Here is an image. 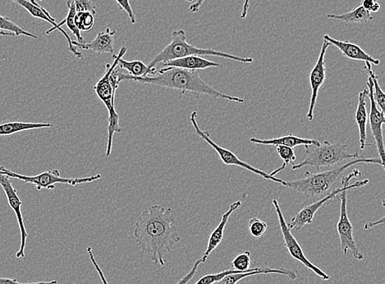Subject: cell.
Masks as SVG:
<instances>
[{
	"label": "cell",
	"mask_w": 385,
	"mask_h": 284,
	"mask_svg": "<svg viewBox=\"0 0 385 284\" xmlns=\"http://www.w3.org/2000/svg\"><path fill=\"white\" fill-rule=\"evenodd\" d=\"M367 71L369 74V77H371L373 86V96L374 101H376L377 105L381 108V110L384 112L385 111V93L382 91L381 86H379L378 82V77L376 72H374L372 68V64L366 63Z\"/></svg>",
	"instance_id": "cell-27"
},
{
	"label": "cell",
	"mask_w": 385,
	"mask_h": 284,
	"mask_svg": "<svg viewBox=\"0 0 385 284\" xmlns=\"http://www.w3.org/2000/svg\"><path fill=\"white\" fill-rule=\"evenodd\" d=\"M251 266V252L245 251L238 254L232 261V266L234 270L241 273L248 272L253 269H250Z\"/></svg>",
	"instance_id": "cell-31"
},
{
	"label": "cell",
	"mask_w": 385,
	"mask_h": 284,
	"mask_svg": "<svg viewBox=\"0 0 385 284\" xmlns=\"http://www.w3.org/2000/svg\"><path fill=\"white\" fill-rule=\"evenodd\" d=\"M348 192L340 193V217L337 224L340 245L343 255H347L348 250L353 252L355 259L362 261L364 256L360 252L353 236V226L349 220L348 212Z\"/></svg>",
	"instance_id": "cell-11"
},
{
	"label": "cell",
	"mask_w": 385,
	"mask_h": 284,
	"mask_svg": "<svg viewBox=\"0 0 385 284\" xmlns=\"http://www.w3.org/2000/svg\"><path fill=\"white\" fill-rule=\"evenodd\" d=\"M249 231L255 238H261L267 231V224L263 221L259 220L258 218H253L248 222Z\"/></svg>",
	"instance_id": "cell-33"
},
{
	"label": "cell",
	"mask_w": 385,
	"mask_h": 284,
	"mask_svg": "<svg viewBox=\"0 0 385 284\" xmlns=\"http://www.w3.org/2000/svg\"><path fill=\"white\" fill-rule=\"evenodd\" d=\"M0 173L5 174L11 179H17L25 183L34 184L37 191H42L43 188L54 189L57 183L68 184V186H76L77 184L89 183L101 179V174L95 176L82 177V178H66L62 177L61 173L56 169L52 171L44 172L37 176H23V174L13 172L8 170L6 167L0 165Z\"/></svg>",
	"instance_id": "cell-8"
},
{
	"label": "cell",
	"mask_w": 385,
	"mask_h": 284,
	"mask_svg": "<svg viewBox=\"0 0 385 284\" xmlns=\"http://www.w3.org/2000/svg\"><path fill=\"white\" fill-rule=\"evenodd\" d=\"M197 112H192L190 117V121L191 122L192 127H194L195 131L201 138L203 139L209 146L214 149V150L218 154L220 160L223 162L227 166H236L241 168L246 169L251 172L258 174V176L264 178L265 179H269V181H273L274 183L282 184L283 186H285L286 181L282 179H279L275 176H270V173L265 172L260 170V169L255 168L251 165H249L248 163H246L244 161H241L236 154L229 149H227L224 147L219 146L214 141H212L210 138V134L209 131H202L199 127L198 123L196 122Z\"/></svg>",
	"instance_id": "cell-9"
},
{
	"label": "cell",
	"mask_w": 385,
	"mask_h": 284,
	"mask_svg": "<svg viewBox=\"0 0 385 284\" xmlns=\"http://www.w3.org/2000/svg\"><path fill=\"white\" fill-rule=\"evenodd\" d=\"M330 46H332V44L324 39L317 63H315L309 73V83L310 89H312V96H310L307 117L310 122L313 121L315 107L317 102L320 88L322 87L325 79H327V66H325V56H327V49Z\"/></svg>",
	"instance_id": "cell-12"
},
{
	"label": "cell",
	"mask_w": 385,
	"mask_h": 284,
	"mask_svg": "<svg viewBox=\"0 0 385 284\" xmlns=\"http://www.w3.org/2000/svg\"><path fill=\"white\" fill-rule=\"evenodd\" d=\"M272 202L275 212L277 214L281 233H282L284 238V246L287 248L291 257H292L294 260L303 264L305 268L315 273V275L318 276L322 280L325 281L329 280L330 276L322 270H320L319 267L315 266L314 264L310 262L308 257L305 256L302 247H301L297 239L293 235V233H291V229L289 228L288 224L285 221L277 199H274Z\"/></svg>",
	"instance_id": "cell-10"
},
{
	"label": "cell",
	"mask_w": 385,
	"mask_h": 284,
	"mask_svg": "<svg viewBox=\"0 0 385 284\" xmlns=\"http://www.w3.org/2000/svg\"><path fill=\"white\" fill-rule=\"evenodd\" d=\"M116 3L121 9L125 11L128 18H130L131 23L135 24L137 22L135 13H133V9L131 6L130 0H115Z\"/></svg>",
	"instance_id": "cell-35"
},
{
	"label": "cell",
	"mask_w": 385,
	"mask_h": 284,
	"mask_svg": "<svg viewBox=\"0 0 385 284\" xmlns=\"http://www.w3.org/2000/svg\"><path fill=\"white\" fill-rule=\"evenodd\" d=\"M376 1H377V0H362V6L365 9L368 10L369 12H371V9L373 6V4Z\"/></svg>",
	"instance_id": "cell-41"
},
{
	"label": "cell",
	"mask_w": 385,
	"mask_h": 284,
	"mask_svg": "<svg viewBox=\"0 0 385 284\" xmlns=\"http://www.w3.org/2000/svg\"><path fill=\"white\" fill-rule=\"evenodd\" d=\"M0 283H26L20 282L17 280H15V278L0 277Z\"/></svg>",
	"instance_id": "cell-42"
},
{
	"label": "cell",
	"mask_w": 385,
	"mask_h": 284,
	"mask_svg": "<svg viewBox=\"0 0 385 284\" xmlns=\"http://www.w3.org/2000/svg\"><path fill=\"white\" fill-rule=\"evenodd\" d=\"M276 153H277L279 157L282 159L284 163L282 167L276 169L275 171L270 173V176H275L276 174L283 172L286 167H287L289 164H293L297 157H296L295 153L293 148L287 146H275Z\"/></svg>",
	"instance_id": "cell-29"
},
{
	"label": "cell",
	"mask_w": 385,
	"mask_h": 284,
	"mask_svg": "<svg viewBox=\"0 0 385 284\" xmlns=\"http://www.w3.org/2000/svg\"><path fill=\"white\" fill-rule=\"evenodd\" d=\"M87 253L89 254V257H90V258H91V261L92 262V263L94 264V266H95V267L96 269V271L99 273V276H100L101 277L102 281L103 283H108L107 280H106L105 276H103V273L101 271V269L100 267H99L98 264L96 263V262L95 260V257H94V256H93L91 247H88L87 249Z\"/></svg>",
	"instance_id": "cell-37"
},
{
	"label": "cell",
	"mask_w": 385,
	"mask_h": 284,
	"mask_svg": "<svg viewBox=\"0 0 385 284\" xmlns=\"http://www.w3.org/2000/svg\"><path fill=\"white\" fill-rule=\"evenodd\" d=\"M205 2L206 0H197L196 3L191 5V6L189 7V11L192 13L199 12L202 4H203Z\"/></svg>",
	"instance_id": "cell-39"
},
{
	"label": "cell",
	"mask_w": 385,
	"mask_h": 284,
	"mask_svg": "<svg viewBox=\"0 0 385 284\" xmlns=\"http://www.w3.org/2000/svg\"><path fill=\"white\" fill-rule=\"evenodd\" d=\"M241 206V201H236L232 203L229 210L227 211L223 216H222L221 221L218 226H217L210 233L208 244H207L206 250L204 255L201 258L202 263H205L207 261V259L210 257V254L220 245V243L223 241L226 226L228 225L232 214L236 211H238Z\"/></svg>",
	"instance_id": "cell-18"
},
{
	"label": "cell",
	"mask_w": 385,
	"mask_h": 284,
	"mask_svg": "<svg viewBox=\"0 0 385 284\" xmlns=\"http://www.w3.org/2000/svg\"><path fill=\"white\" fill-rule=\"evenodd\" d=\"M241 273L240 271L231 269V270H227L216 273H207L199 278L195 283L196 284H211L218 283L220 280L229 275H233V273Z\"/></svg>",
	"instance_id": "cell-32"
},
{
	"label": "cell",
	"mask_w": 385,
	"mask_h": 284,
	"mask_svg": "<svg viewBox=\"0 0 385 284\" xmlns=\"http://www.w3.org/2000/svg\"><path fill=\"white\" fill-rule=\"evenodd\" d=\"M30 2H32L33 4L37 5V6H41L38 3H37L36 0H29Z\"/></svg>",
	"instance_id": "cell-45"
},
{
	"label": "cell",
	"mask_w": 385,
	"mask_h": 284,
	"mask_svg": "<svg viewBox=\"0 0 385 284\" xmlns=\"http://www.w3.org/2000/svg\"><path fill=\"white\" fill-rule=\"evenodd\" d=\"M74 6H75L77 13L89 12L94 15L96 13V5L91 0H73Z\"/></svg>",
	"instance_id": "cell-34"
},
{
	"label": "cell",
	"mask_w": 385,
	"mask_h": 284,
	"mask_svg": "<svg viewBox=\"0 0 385 284\" xmlns=\"http://www.w3.org/2000/svg\"><path fill=\"white\" fill-rule=\"evenodd\" d=\"M0 37H15V34L12 32L0 31Z\"/></svg>",
	"instance_id": "cell-44"
},
{
	"label": "cell",
	"mask_w": 385,
	"mask_h": 284,
	"mask_svg": "<svg viewBox=\"0 0 385 284\" xmlns=\"http://www.w3.org/2000/svg\"><path fill=\"white\" fill-rule=\"evenodd\" d=\"M249 7H250V0H244L243 10H241V16H240L241 19L246 18V15H248Z\"/></svg>",
	"instance_id": "cell-40"
},
{
	"label": "cell",
	"mask_w": 385,
	"mask_h": 284,
	"mask_svg": "<svg viewBox=\"0 0 385 284\" xmlns=\"http://www.w3.org/2000/svg\"><path fill=\"white\" fill-rule=\"evenodd\" d=\"M305 157L302 162L292 166L293 170H299L305 167H312L317 170L322 167H329L342 162L348 159H355L359 157L358 152H348V144L341 143H332L324 141L322 143L308 144L304 146Z\"/></svg>",
	"instance_id": "cell-6"
},
{
	"label": "cell",
	"mask_w": 385,
	"mask_h": 284,
	"mask_svg": "<svg viewBox=\"0 0 385 284\" xmlns=\"http://www.w3.org/2000/svg\"><path fill=\"white\" fill-rule=\"evenodd\" d=\"M67 6L68 8V12L67 13L66 18H64L61 22L57 23L56 27H51V29L48 30L46 34L48 36V34H51L53 32L58 30V31L61 32L63 34L64 37L66 38L68 44V51L73 54L74 57H76L77 58H82V53L81 52H79L77 49V47L73 46L72 39L69 37L67 32L65 31H63V30L61 28L63 25H66L68 29L70 30V32L72 33L73 36L77 38L78 42H86L85 39L82 37L80 33V30L77 27L75 22H74V18H75L77 11L75 6H74L73 0H68Z\"/></svg>",
	"instance_id": "cell-15"
},
{
	"label": "cell",
	"mask_w": 385,
	"mask_h": 284,
	"mask_svg": "<svg viewBox=\"0 0 385 284\" xmlns=\"http://www.w3.org/2000/svg\"><path fill=\"white\" fill-rule=\"evenodd\" d=\"M118 67L120 69H125L133 77H143L148 76V75H154L157 69L156 67L150 68L148 65L145 64L140 60H135V61H126L123 58L120 59L118 62Z\"/></svg>",
	"instance_id": "cell-25"
},
{
	"label": "cell",
	"mask_w": 385,
	"mask_h": 284,
	"mask_svg": "<svg viewBox=\"0 0 385 284\" xmlns=\"http://www.w3.org/2000/svg\"><path fill=\"white\" fill-rule=\"evenodd\" d=\"M53 124L51 123L41 122H9L0 124V136H12V134L20 132L32 131V129L51 128Z\"/></svg>",
	"instance_id": "cell-24"
},
{
	"label": "cell",
	"mask_w": 385,
	"mask_h": 284,
	"mask_svg": "<svg viewBox=\"0 0 385 284\" xmlns=\"http://www.w3.org/2000/svg\"><path fill=\"white\" fill-rule=\"evenodd\" d=\"M74 22L80 31H90L95 24V15L89 12L77 13L75 18H74Z\"/></svg>",
	"instance_id": "cell-30"
},
{
	"label": "cell",
	"mask_w": 385,
	"mask_h": 284,
	"mask_svg": "<svg viewBox=\"0 0 385 284\" xmlns=\"http://www.w3.org/2000/svg\"><path fill=\"white\" fill-rule=\"evenodd\" d=\"M269 273H274V275H281L287 276L290 280H295L297 278V273L292 270H287V269H271L268 267L265 268H253V270L244 272L236 273L233 275H229L225 276L223 280H220L218 283L221 284H232L236 283L241 280H244L245 278H248L253 276L258 275H269Z\"/></svg>",
	"instance_id": "cell-19"
},
{
	"label": "cell",
	"mask_w": 385,
	"mask_h": 284,
	"mask_svg": "<svg viewBox=\"0 0 385 284\" xmlns=\"http://www.w3.org/2000/svg\"><path fill=\"white\" fill-rule=\"evenodd\" d=\"M127 51V48L122 47L118 56L113 57V64H106V72L103 73V76L94 86V91L101 101L105 104L108 112L106 157L111 155L113 136L115 133H121L122 131L120 126V116L115 110V99L117 89L121 82L120 79L121 71L120 67H118V62L120 58L125 57Z\"/></svg>",
	"instance_id": "cell-3"
},
{
	"label": "cell",
	"mask_w": 385,
	"mask_h": 284,
	"mask_svg": "<svg viewBox=\"0 0 385 284\" xmlns=\"http://www.w3.org/2000/svg\"><path fill=\"white\" fill-rule=\"evenodd\" d=\"M323 39L329 42L332 46L338 48L339 51L341 52L343 56L345 58L354 60V61L370 63L372 65H374V66H379L381 64V61L379 59L374 58L370 56V54L365 52L356 44L348 41H338V39L329 36V34H324Z\"/></svg>",
	"instance_id": "cell-16"
},
{
	"label": "cell",
	"mask_w": 385,
	"mask_h": 284,
	"mask_svg": "<svg viewBox=\"0 0 385 284\" xmlns=\"http://www.w3.org/2000/svg\"><path fill=\"white\" fill-rule=\"evenodd\" d=\"M116 33V31H111L110 27H107L105 32H98L96 39L90 43H80L72 41V44L77 48L95 52L99 56L103 53H110L113 57L115 56L113 46H115Z\"/></svg>",
	"instance_id": "cell-17"
},
{
	"label": "cell",
	"mask_w": 385,
	"mask_h": 284,
	"mask_svg": "<svg viewBox=\"0 0 385 284\" xmlns=\"http://www.w3.org/2000/svg\"><path fill=\"white\" fill-rule=\"evenodd\" d=\"M187 2L192 3L194 1V0H186Z\"/></svg>",
	"instance_id": "cell-46"
},
{
	"label": "cell",
	"mask_w": 385,
	"mask_h": 284,
	"mask_svg": "<svg viewBox=\"0 0 385 284\" xmlns=\"http://www.w3.org/2000/svg\"><path fill=\"white\" fill-rule=\"evenodd\" d=\"M41 1H43V0H41Z\"/></svg>",
	"instance_id": "cell-47"
},
{
	"label": "cell",
	"mask_w": 385,
	"mask_h": 284,
	"mask_svg": "<svg viewBox=\"0 0 385 284\" xmlns=\"http://www.w3.org/2000/svg\"><path fill=\"white\" fill-rule=\"evenodd\" d=\"M367 86L368 88L367 97L370 99V103H371V112H370L368 117L370 126H371L373 137L377 143L379 159H381L383 165L384 166V144L383 134V126L385 124L384 112L381 110H379L378 105L376 101H374L372 81L370 77Z\"/></svg>",
	"instance_id": "cell-14"
},
{
	"label": "cell",
	"mask_w": 385,
	"mask_h": 284,
	"mask_svg": "<svg viewBox=\"0 0 385 284\" xmlns=\"http://www.w3.org/2000/svg\"><path fill=\"white\" fill-rule=\"evenodd\" d=\"M165 67H174L187 70H205L208 68L221 67L220 63L210 61L201 56H190L170 60V61L163 63Z\"/></svg>",
	"instance_id": "cell-21"
},
{
	"label": "cell",
	"mask_w": 385,
	"mask_h": 284,
	"mask_svg": "<svg viewBox=\"0 0 385 284\" xmlns=\"http://www.w3.org/2000/svg\"><path fill=\"white\" fill-rule=\"evenodd\" d=\"M327 18L334 20V21L355 24H367L374 20L371 12L365 9L362 5L353 8L351 11L343 14H327Z\"/></svg>",
	"instance_id": "cell-23"
},
{
	"label": "cell",
	"mask_w": 385,
	"mask_h": 284,
	"mask_svg": "<svg viewBox=\"0 0 385 284\" xmlns=\"http://www.w3.org/2000/svg\"><path fill=\"white\" fill-rule=\"evenodd\" d=\"M120 82L128 81L177 89V91H181V94L191 92L196 94V96L204 94V96L213 98H221L231 102L244 103V98L229 96V94L222 93L209 86L201 79L199 72L196 71V70L165 67L160 69V71H156L151 76L148 75V76L143 77H133L130 74L120 72Z\"/></svg>",
	"instance_id": "cell-2"
},
{
	"label": "cell",
	"mask_w": 385,
	"mask_h": 284,
	"mask_svg": "<svg viewBox=\"0 0 385 284\" xmlns=\"http://www.w3.org/2000/svg\"><path fill=\"white\" fill-rule=\"evenodd\" d=\"M374 164V165L384 166L379 158H355L353 161L344 164L332 170L320 172H305L302 179L295 181H286L285 187L294 189V191L303 194L305 197L317 199L324 195L332 188L341 174L348 168L357 165V164Z\"/></svg>",
	"instance_id": "cell-4"
},
{
	"label": "cell",
	"mask_w": 385,
	"mask_h": 284,
	"mask_svg": "<svg viewBox=\"0 0 385 284\" xmlns=\"http://www.w3.org/2000/svg\"><path fill=\"white\" fill-rule=\"evenodd\" d=\"M0 186L3 188L5 195L7 197L9 207L12 208L15 215H16L20 232H21V244H20L19 251L16 254V257L24 258L28 233L26 226H25L22 213L23 202L18 195L16 188L13 186L11 178L0 173Z\"/></svg>",
	"instance_id": "cell-13"
},
{
	"label": "cell",
	"mask_w": 385,
	"mask_h": 284,
	"mask_svg": "<svg viewBox=\"0 0 385 284\" xmlns=\"http://www.w3.org/2000/svg\"><path fill=\"white\" fill-rule=\"evenodd\" d=\"M190 56H213L232 60V61L253 63V58H241L234 54L214 51L211 49L197 48L187 41L184 30H177L172 33V41L163 51L148 65L150 68L156 67L158 64Z\"/></svg>",
	"instance_id": "cell-5"
},
{
	"label": "cell",
	"mask_w": 385,
	"mask_h": 284,
	"mask_svg": "<svg viewBox=\"0 0 385 284\" xmlns=\"http://www.w3.org/2000/svg\"><path fill=\"white\" fill-rule=\"evenodd\" d=\"M13 1L26 9L33 18L42 20V21L51 24L53 26L52 27H56L57 23L56 19L51 16V13H49L46 8H44L42 6H37V5L30 2L29 0H13Z\"/></svg>",
	"instance_id": "cell-26"
},
{
	"label": "cell",
	"mask_w": 385,
	"mask_h": 284,
	"mask_svg": "<svg viewBox=\"0 0 385 284\" xmlns=\"http://www.w3.org/2000/svg\"><path fill=\"white\" fill-rule=\"evenodd\" d=\"M360 176H362L361 171H359L358 169H354L352 173L342 178L341 187L334 189L327 196H325L322 199H319L318 201L310 204L309 206H305L302 210L296 214L288 224L289 228L290 229H296V231H301L304 226L312 225L315 214L324 206V203L333 200L334 198H336L340 193L344 191H349L353 188L366 186L370 182L368 179L356 181L353 184L349 183L352 179Z\"/></svg>",
	"instance_id": "cell-7"
},
{
	"label": "cell",
	"mask_w": 385,
	"mask_h": 284,
	"mask_svg": "<svg viewBox=\"0 0 385 284\" xmlns=\"http://www.w3.org/2000/svg\"><path fill=\"white\" fill-rule=\"evenodd\" d=\"M0 31L12 32L15 37L25 36L32 39H37L36 34L30 33L24 28L19 27L11 19L0 15Z\"/></svg>",
	"instance_id": "cell-28"
},
{
	"label": "cell",
	"mask_w": 385,
	"mask_h": 284,
	"mask_svg": "<svg viewBox=\"0 0 385 284\" xmlns=\"http://www.w3.org/2000/svg\"><path fill=\"white\" fill-rule=\"evenodd\" d=\"M367 93L368 89H365L363 91L359 93L358 108L356 113H355V120H356L359 131L360 148H361L362 150H364L367 146H371V144H367L368 113L366 98L367 97Z\"/></svg>",
	"instance_id": "cell-20"
},
{
	"label": "cell",
	"mask_w": 385,
	"mask_h": 284,
	"mask_svg": "<svg viewBox=\"0 0 385 284\" xmlns=\"http://www.w3.org/2000/svg\"><path fill=\"white\" fill-rule=\"evenodd\" d=\"M381 6L377 1L374 2L371 9V13H377L381 10Z\"/></svg>",
	"instance_id": "cell-43"
},
{
	"label": "cell",
	"mask_w": 385,
	"mask_h": 284,
	"mask_svg": "<svg viewBox=\"0 0 385 284\" xmlns=\"http://www.w3.org/2000/svg\"><path fill=\"white\" fill-rule=\"evenodd\" d=\"M175 222L174 210L160 205L147 208L136 222L135 243L156 265L164 266L165 256L181 241Z\"/></svg>",
	"instance_id": "cell-1"
},
{
	"label": "cell",
	"mask_w": 385,
	"mask_h": 284,
	"mask_svg": "<svg viewBox=\"0 0 385 284\" xmlns=\"http://www.w3.org/2000/svg\"><path fill=\"white\" fill-rule=\"evenodd\" d=\"M201 264L203 263H202L201 259H199V260H197L194 267H192L191 271L189 273H187L186 276L182 278V280L179 281V283H187L190 282L191 278H194L196 275L197 269H198Z\"/></svg>",
	"instance_id": "cell-36"
},
{
	"label": "cell",
	"mask_w": 385,
	"mask_h": 284,
	"mask_svg": "<svg viewBox=\"0 0 385 284\" xmlns=\"http://www.w3.org/2000/svg\"><path fill=\"white\" fill-rule=\"evenodd\" d=\"M250 142L260 146H287L296 148L300 146H308V144H317L320 142L317 139L305 138L294 136L293 134H286V136L270 139H260L258 138H251Z\"/></svg>",
	"instance_id": "cell-22"
},
{
	"label": "cell",
	"mask_w": 385,
	"mask_h": 284,
	"mask_svg": "<svg viewBox=\"0 0 385 284\" xmlns=\"http://www.w3.org/2000/svg\"><path fill=\"white\" fill-rule=\"evenodd\" d=\"M384 224V217H383L381 219H379V221L372 222L370 221L367 224H365L364 225V229L365 231H371L374 227H376L377 226H383Z\"/></svg>",
	"instance_id": "cell-38"
}]
</instances>
